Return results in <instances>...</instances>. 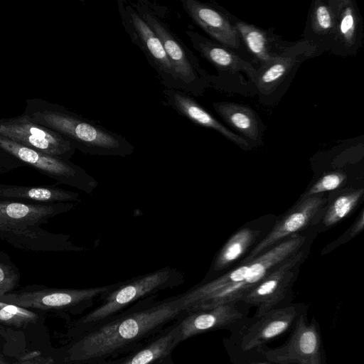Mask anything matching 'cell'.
<instances>
[{
    "label": "cell",
    "mask_w": 364,
    "mask_h": 364,
    "mask_svg": "<svg viewBox=\"0 0 364 364\" xmlns=\"http://www.w3.org/2000/svg\"><path fill=\"white\" fill-rule=\"evenodd\" d=\"M0 136L40 152L70 160L76 149L60 134L21 115L0 119Z\"/></svg>",
    "instance_id": "obj_16"
},
{
    "label": "cell",
    "mask_w": 364,
    "mask_h": 364,
    "mask_svg": "<svg viewBox=\"0 0 364 364\" xmlns=\"http://www.w3.org/2000/svg\"><path fill=\"white\" fill-rule=\"evenodd\" d=\"M312 243H309L283 262L242 299L241 302L257 308L254 317L289 304L286 301L291 296L293 285Z\"/></svg>",
    "instance_id": "obj_15"
},
{
    "label": "cell",
    "mask_w": 364,
    "mask_h": 364,
    "mask_svg": "<svg viewBox=\"0 0 364 364\" xmlns=\"http://www.w3.org/2000/svg\"><path fill=\"white\" fill-rule=\"evenodd\" d=\"M181 5L212 40L233 51L240 49L241 40L229 11L217 4L198 0H181Z\"/></svg>",
    "instance_id": "obj_17"
},
{
    "label": "cell",
    "mask_w": 364,
    "mask_h": 364,
    "mask_svg": "<svg viewBox=\"0 0 364 364\" xmlns=\"http://www.w3.org/2000/svg\"><path fill=\"white\" fill-rule=\"evenodd\" d=\"M156 296L73 338L63 361L97 364L118 358L144 346L186 315L181 294L162 301H156Z\"/></svg>",
    "instance_id": "obj_1"
},
{
    "label": "cell",
    "mask_w": 364,
    "mask_h": 364,
    "mask_svg": "<svg viewBox=\"0 0 364 364\" xmlns=\"http://www.w3.org/2000/svg\"><path fill=\"white\" fill-rule=\"evenodd\" d=\"M306 314V309L299 315L283 345L255 350L270 364H326L319 325L313 318L309 322Z\"/></svg>",
    "instance_id": "obj_10"
},
{
    "label": "cell",
    "mask_w": 364,
    "mask_h": 364,
    "mask_svg": "<svg viewBox=\"0 0 364 364\" xmlns=\"http://www.w3.org/2000/svg\"><path fill=\"white\" fill-rule=\"evenodd\" d=\"M364 227V213L363 210H361L359 215L352 224V225L350 227L347 231L343 233L342 235H341L340 237H338L337 240L333 241L332 243L328 245L327 246L323 248L322 251V254H326L337 247L341 245L342 244L348 242V240L353 239L355 236L358 235L363 230Z\"/></svg>",
    "instance_id": "obj_31"
},
{
    "label": "cell",
    "mask_w": 364,
    "mask_h": 364,
    "mask_svg": "<svg viewBox=\"0 0 364 364\" xmlns=\"http://www.w3.org/2000/svg\"><path fill=\"white\" fill-rule=\"evenodd\" d=\"M26 103L23 114L60 134L82 154L125 157L134 151V146L124 136L62 105L39 98L27 99Z\"/></svg>",
    "instance_id": "obj_4"
},
{
    "label": "cell",
    "mask_w": 364,
    "mask_h": 364,
    "mask_svg": "<svg viewBox=\"0 0 364 364\" xmlns=\"http://www.w3.org/2000/svg\"><path fill=\"white\" fill-rule=\"evenodd\" d=\"M317 233L312 229L291 235L252 259L240 262L217 278L182 294L186 313L241 302L283 262L313 242Z\"/></svg>",
    "instance_id": "obj_2"
},
{
    "label": "cell",
    "mask_w": 364,
    "mask_h": 364,
    "mask_svg": "<svg viewBox=\"0 0 364 364\" xmlns=\"http://www.w3.org/2000/svg\"><path fill=\"white\" fill-rule=\"evenodd\" d=\"M25 166L23 162L14 156L0 147V176Z\"/></svg>",
    "instance_id": "obj_32"
},
{
    "label": "cell",
    "mask_w": 364,
    "mask_h": 364,
    "mask_svg": "<svg viewBox=\"0 0 364 364\" xmlns=\"http://www.w3.org/2000/svg\"><path fill=\"white\" fill-rule=\"evenodd\" d=\"M132 4L161 41L181 90L193 97L202 96L210 87V74L202 68L198 58L172 30L164 18L165 11L146 0Z\"/></svg>",
    "instance_id": "obj_6"
},
{
    "label": "cell",
    "mask_w": 364,
    "mask_h": 364,
    "mask_svg": "<svg viewBox=\"0 0 364 364\" xmlns=\"http://www.w3.org/2000/svg\"><path fill=\"white\" fill-rule=\"evenodd\" d=\"M180 343L178 321L140 348L97 364H160Z\"/></svg>",
    "instance_id": "obj_26"
},
{
    "label": "cell",
    "mask_w": 364,
    "mask_h": 364,
    "mask_svg": "<svg viewBox=\"0 0 364 364\" xmlns=\"http://www.w3.org/2000/svg\"><path fill=\"white\" fill-rule=\"evenodd\" d=\"M75 203L35 204L0 200V240L12 247L35 252H81L70 236L53 233L42 225L75 208Z\"/></svg>",
    "instance_id": "obj_3"
},
{
    "label": "cell",
    "mask_w": 364,
    "mask_h": 364,
    "mask_svg": "<svg viewBox=\"0 0 364 364\" xmlns=\"http://www.w3.org/2000/svg\"><path fill=\"white\" fill-rule=\"evenodd\" d=\"M212 106L223 120L233 129V132L245 139L252 148L262 144L265 127L252 107L227 101L215 102Z\"/></svg>",
    "instance_id": "obj_24"
},
{
    "label": "cell",
    "mask_w": 364,
    "mask_h": 364,
    "mask_svg": "<svg viewBox=\"0 0 364 364\" xmlns=\"http://www.w3.org/2000/svg\"><path fill=\"white\" fill-rule=\"evenodd\" d=\"M163 94L166 105L196 125L213 129L244 150L252 149L245 139L223 125L193 96L180 90L168 88L164 89Z\"/></svg>",
    "instance_id": "obj_22"
},
{
    "label": "cell",
    "mask_w": 364,
    "mask_h": 364,
    "mask_svg": "<svg viewBox=\"0 0 364 364\" xmlns=\"http://www.w3.org/2000/svg\"><path fill=\"white\" fill-rule=\"evenodd\" d=\"M38 319L33 311L0 301V325L22 328L36 323Z\"/></svg>",
    "instance_id": "obj_28"
},
{
    "label": "cell",
    "mask_w": 364,
    "mask_h": 364,
    "mask_svg": "<svg viewBox=\"0 0 364 364\" xmlns=\"http://www.w3.org/2000/svg\"><path fill=\"white\" fill-rule=\"evenodd\" d=\"M320 55L316 47L301 39L276 59L259 68L255 80L258 102L268 107L278 104L301 63Z\"/></svg>",
    "instance_id": "obj_9"
},
{
    "label": "cell",
    "mask_w": 364,
    "mask_h": 364,
    "mask_svg": "<svg viewBox=\"0 0 364 364\" xmlns=\"http://www.w3.org/2000/svg\"><path fill=\"white\" fill-rule=\"evenodd\" d=\"M51 357H44L38 350L30 351L18 358L14 364H53Z\"/></svg>",
    "instance_id": "obj_33"
},
{
    "label": "cell",
    "mask_w": 364,
    "mask_h": 364,
    "mask_svg": "<svg viewBox=\"0 0 364 364\" xmlns=\"http://www.w3.org/2000/svg\"><path fill=\"white\" fill-rule=\"evenodd\" d=\"M247 306L233 302L186 313L178 320L181 342L208 331L236 327L246 318Z\"/></svg>",
    "instance_id": "obj_18"
},
{
    "label": "cell",
    "mask_w": 364,
    "mask_h": 364,
    "mask_svg": "<svg viewBox=\"0 0 364 364\" xmlns=\"http://www.w3.org/2000/svg\"><path fill=\"white\" fill-rule=\"evenodd\" d=\"M186 33L193 48L217 70L210 75V87L245 97L256 95L257 69L231 49L188 28Z\"/></svg>",
    "instance_id": "obj_7"
},
{
    "label": "cell",
    "mask_w": 364,
    "mask_h": 364,
    "mask_svg": "<svg viewBox=\"0 0 364 364\" xmlns=\"http://www.w3.org/2000/svg\"><path fill=\"white\" fill-rule=\"evenodd\" d=\"M306 309L302 304H288L259 316L246 318L234 328L229 341L239 353L255 350L287 331Z\"/></svg>",
    "instance_id": "obj_11"
},
{
    "label": "cell",
    "mask_w": 364,
    "mask_h": 364,
    "mask_svg": "<svg viewBox=\"0 0 364 364\" xmlns=\"http://www.w3.org/2000/svg\"><path fill=\"white\" fill-rule=\"evenodd\" d=\"M336 26L331 54L348 57L362 47L364 27L359 8L354 0H335Z\"/></svg>",
    "instance_id": "obj_20"
},
{
    "label": "cell",
    "mask_w": 364,
    "mask_h": 364,
    "mask_svg": "<svg viewBox=\"0 0 364 364\" xmlns=\"http://www.w3.org/2000/svg\"><path fill=\"white\" fill-rule=\"evenodd\" d=\"M363 188L348 187L329 192L317 232L331 228L349 217L363 200Z\"/></svg>",
    "instance_id": "obj_27"
},
{
    "label": "cell",
    "mask_w": 364,
    "mask_h": 364,
    "mask_svg": "<svg viewBox=\"0 0 364 364\" xmlns=\"http://www.w3.org/2000/svg\"><path fill=\"white\" fill-rule=\"evenodd\" d=\"M117 9L125 31L132 42L144 53L149 63L156 72L161 84L165 88L181 90L174 70L154 31L130 1L118 0Z\"/></svg>",
    "instance_id": "obj_13"
},
{
    "label": "cell",
    "mask_w": 364,
    "mask_h": 364,
    "mask_svg": "<svg viewBox=\"0 0 364 364\" xmlns=\"http://www.w3.org/2000/svg\"><path fill=\"white\" fill-rule=\"evenodd\" d=\"M277 217L267 216L244 225L235 232L216 255L213 273H220L235 267L272 229Z\"/></svg>",
    "instance_id": "obj_19"
},
{
    "label": "cell",
    "mask_w": 364,
    "mask_h": 364,
    "mask_svg": "<svg viewBox=\"0 0 364 364\" xmlns=\"http://www.w3.org/2000/svg\"><path fill=\"white\" fill-rule=\"evenodd\" d=\"M0 147L58 184L68 186L86 193H92L98 185L84 168L70 160L31 149L2 136H0Z\"/></svg>",
    "instance_id": "obj_14"
},
{
    "label": "cell",
    "mask_w": 364,
    "mask_h": 364,
    "mask_svg": "<svg viewBox=\"0 0 364 364\" xmlns=\"http://www.w3.org/2000/svg\"><path fill=\"white\" fill-rule=\"evenodd\" d=\"M0 200L35 204L77 203L80 202V196L53 185L0 183Z\"/></svg>",
    "instance_id": "obj_25"
},
{
    "label": "cell",
    "mask_w": 364,
    "mask_h": 364,
    "mask_svg": "<svg viewBox=\"0 0 364 364\" xmlns=\"http://www.w3.org/2000/svg\"><path fill=\"white\" fill-rule=\"evenodd\" d=\"M0 364H8L4 358L0 355Z\"/></svg>",
    "instance_id": "obj_35"
},
{
    "label": "cell",
    "mask_w": 364,
    "mask_h": 364,
    "mask_svg": "<svg viewBox=\"0 0 364 364\" xmlns=\"http://www.w3.org/2000/svg\"><path fill=\"white\" fill-rule=\"evenodd\" d=\"M242 354L247 355V358H249L248 360H247L244 363L242 362V364H270L268 362H264V359L262 356L261 357L262 360H260V358H257V353L254 350Z\"/></svg>",
    "instance_id": "obj_34"
},
{
    "label": "cell",
    "mask_w": 364,
    "mask_h": 364,
    "mask_svg": "<svg viewBox=\"0 0 364 364\" xmlns=\"http://www.w3.org/2000/svg\"><path fill=\"white\" fill-rule=\"evenodd\" d=\"M18 267L7 252L0 250V296L14 291L19 285Z\"/></svg>",
    "instance_id": "obj_29"
},
{
    "label": "cell",
    "mask_w": 364,
    "mask_h": 364,
    "mask_svg": "<svg viewBox=\"0 0 364 364\" xmlns=\"http://www.w3.org/2000/svg\"><path fill=\"white\" fill-rule=\"evenodd\" d=\"M347 176L339 171H333L323 174L311 185L301 197L329 193L343 188L346 184Z\"/></svg>",
    "instance_id": "obj_30"
},
{
    "label": "cell",
    "mask_w": 364,
    "mask_h": 364,
    "mask_svg": "<svg viewBox=\"0 0 364 364\" xmlns=\"http://www.w3.org/2000/svg\"><path fill=\"white\" fill-rule=\"evenodd\" d=\"M336 26L335 0L312 1L301 40L317 48L322 54L332 48Z\"/></svg>",
    "instance_id": "obj_23"
},
{
    "label": "cell",
    "mask_w": 364,
    "mask_h": 364,
    "mask_svg": "<svg viewBox=\"0 0 364 364\" xmlns=\"http://www.w3.org/2000/svg\"><path fill=\"white\" fill-rule=\"evenodd\" d=\"M185 281L184 274L176 268L166 267L156 271L120 282L108 292L100 304L72 323L70 336L110 320L146 298L162 291L176 288Z\"/></svg>",
    "instance_id": "obj_5"
},
{
    "label": "cell",
    "mask_w": 364,
    "mask_h": 364,
    "mask_svg": "<svg viewBox=\"0 0 364 364\" xmlns=\"http://www.w3.org/2000/svg\"><path fill=\"white\" fill-rule=\"evenodd\" d=\"M118 283L85 289H65L32 284L0 296V301L25 309L77 315L91 309Z\"/></svg>",
    "instance_id": "obj_8"
},
{
    "label": "cell",
    "mask_w": 364,
    "mask_h": 364,
    "mask_svg": "<svg viewBox=\"0 0 364 364\" xmlns=\"http://www.w3.org/2000/svg\"><path fill=\"white\" fill-rule=\"evenodd\" d=\"M232 18L257 69L276 59L294 43L282 39L272 28L264 29L233 15Z\"/></svg>",
    "instance_id": "obj_21"
},
{
    "label": "cell",
    "mask_w": 364,
    "mask_h": 364,
    "mask_svg": "<svg viewBox=\"0 0 364 364\" xmlns=\"http://www.w3.org/2000/svg\"><path fill=\"white\" fill-rule=\"evenodd\" d=\"M328 198L327 193L301 197L285 214L275 220L266 236L240 262L252 259L291 235L317 230Z\"/></svg>",
    "instance_id": "obj_12"
}]
</instances>
